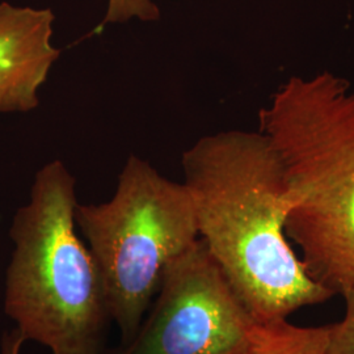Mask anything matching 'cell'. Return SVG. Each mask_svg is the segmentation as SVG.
Listing matches in <instances>:
<instances>
[{"mask_svg":"<svg viewBox=\"0 0 354 354\" xmlns=\"http://www.w3.org/2000/svg\"><path fill=\"white\" fill-rule=\"evenodd\" d=\"M181 165L200 239L256 323L328 301L285 234L282 167L261 131L203 137Z\"/></svg>","mask_w":354,"mask_h":354,"instance_id":"6da1fadb","label":"cell"},{"mask_svg":"<svg viewBox=\"0 0 354 354\" xmlns=\"http://www.w3.org/2000/svg\"><path fill=\"white\" fill-rule=\"evenodd\" d=\"M283 174L285 234L307 276L354 292V89L330 71L292 75L259 112Z\"/></svg>","mask_w":354,"mask_h":354,"instance_id":"7a4b0ae2","label":"cell"},{"mask_svg":"<svg viewBox=\"0 0 354 354\" xmlns=\"http://www.w3.org/2000/svg\"><path fill=\"white\" fill-rule=\"evenodd\" d=\"M75 178L61 160L35 176L13 216L4 313L51 354H102L109 310L99 268L79 238Z\"/></svg>","mask_w":354,"mask_h":354,"instance_id":"3957f363","label":"cell"},{"mask_svg":"<svg viewBox=\"0 0 354 354\" xmlns=\"http://www.w3.org/2000/svg\"><path fill=\"white\" fill-rule=\"evenodd\" d=\"M76 227L102 276L109 315L130 342L177 257L198 241L189 190L130 155L113 197L76 205Z\"/></svg>","mask_w":354,"mask_h":354,"instance_id":"277c9868","label":"cell"},{"mask_svg":"<svg viewBox=\"0 0 354 354\" xmlns=\"http://www.w3.org/2000/svg\"><path fill=\"white\" fill-rule=\"evenodd\" d=\"M134 337L111 354H252L256 322L200 238L168 266Z\"/></svg>","mask_w":354,"mask_h":354,"instance_id":"5b68a950","label":"cell"},{"mask_svg":"<svg viewBox=\"0 0 354 354\" xmlns=\"http://www.w3.org/2000/svg\"><path fill=\"white\" fill-rule=\"evenodd\" d=\"M54 13L49 8L0 3V113H26L39 104L61 50L51 44Z\"/></svg>","mask_w":354,"mask_h":354,"instance_id":"8992f818","label":"cell"},{"mask_svg":"<svg viewBox=\"0 0 354 354\" xmlns=\"http://www.w3.org/2000/svg\"><path fill=\"white\" fill-rule=\"evenodd\" d=\"M329 326L297 327L286 319L256 323L252 354H327Z\"/></svg>","mask_w":354,"mask_h":354,"instance_id":"52a82bcc","label":"cell"},{"mask_svg":"<svg viewBox=\"0 0 354 354\" xmlns=\"http://www.w3.org/2000/svg\"><path fill=\"white\" fill-rule=\"evenodd\" d=\"M133 17L155 21L160 17V11L152 0H109L102 26L108 23H125Z\"/></svg>","mask_w":354,"mask_h":354,"instance_id":"ba28073f","label":"cell"},{"mask_svg":"<svg viewBox=\"0 0 354 354\" xmlns=\"http://www.w3.org/2000/svg\"><path fill=\"white\" fill-rule=\"evenodd\" d=\"M345 317L340 323L329 326L327 354H354V292L342 295Z\"/></svg>","mask_w":354,"mask_h":354,"instance_id":"9c48e42d","label":"cell"},{"mask_svg":"<svg viewBox=\"0 0 354 354\" xmlns=\"http://www.w3.org/2000/svg\"><path fill=\"white\" fill-rule=\"evenodd\" d=\"M26 342L24 335L15 328L11 330L4 332L3 339H1V352L0 354H20L21 353V348Z\"/></svg>","mask_w":354,"mask_h":354,"instance_id":"30bf717a","label":"cell"}]
</instances>
